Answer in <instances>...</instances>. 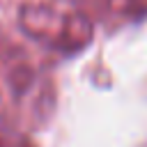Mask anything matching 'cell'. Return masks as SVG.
Wrapping results in <instances>:
<instances>
[{
    "label": "cell",
    "instance_id": "cell-3",
    "mask_svg": "<svg viewBox=\"0 0 147 147\" xmlns=\"http://www.w3.org/2000/svg\"><path fill=\"white\" fill-rule=\"evenodd\" d=\"M69 2L87 14H103V16H138L147 11V0H62Z\"/></svg>",
    "mask_w": 147,
    "mask_h": 147
},
{
    "label": "cell",
    "instance_id": "cell-1",
    "mask_svg": "<svg viewBox=\"0 0 147 147\" xmlns=\"http://www.w3.org/2000/svg\"><path fill=\"white\" fill-rule=\"evenodd\" d=\"M18 23L32 41L60 55L80 53L94 37L92 16L69 2H28L18 11Z\"/></svg>",
    "mask_w": 147,
    "mask_h": 147
},
{
    "label": "cell",
    "instance_id": "cell-4",
    "mask_svg": "<svg viewBox=\"0 0 147 147\" xmlns=\"http://www.w3.org/2000/svg\"><path fill=\"white\" fill-rule=\"evenodd\" d=\"M0 147H32L28 136L18 131V126L2 108H0Z\"/></svg>",
    "mask_w": 147,
    "mask_h": 147
},
{
    "label": "cell",
    "instance_id": "cell-2",
    "mask_svg": "<svg viewBox=\"0 0 147 147\" xmlns=\"http://www.w3.org/2000/svg\"><path fill=\"white\" fill-rule=\"evenodd\" d=\"M0 83L14 101H25L37 94L39 71L30 57L5 34H0Z\"/></svg>",
    "mask_w": 147,
    "mask_h": 147
}]
</instances>
